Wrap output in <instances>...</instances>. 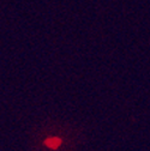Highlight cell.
<instances>
[{
  "label": "cell",
  "mask_w": 150,
  "mask_h": 151,
  "mask_svg": "<svg viewBox=\"0 0 150 151\" xmlns=\"http://www.w3.org/2000/svg\"><path fill=\"white\" fill-rule=\"evenodd\" d=\"M45 144H46V146H48V147H50V149H57L60 144H61V142H60V139L59 138H49V139H47L46 142H45Z\"/></svg>",
  "instance_id": "1"
}]
</instances>
